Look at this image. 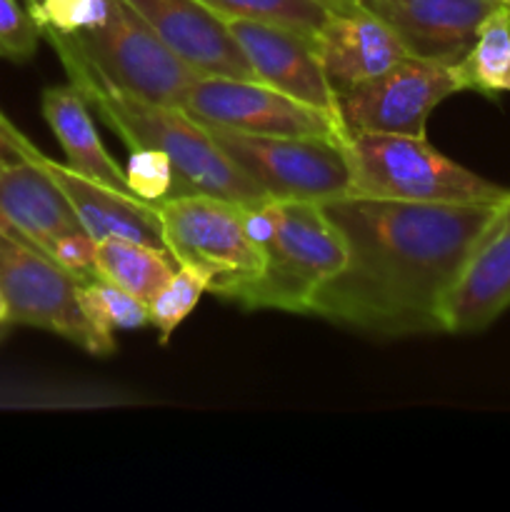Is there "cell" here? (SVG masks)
Segmentation results:
<instances>
[{"label":"cell","mask_w":510,"mask_h":512,"mask_svg":"<svg viewBox=\"0 0 510 512\" xmlns=\"http://www.w3.org/2000/svg\"><path fill=\"white\" fill-rule=\"evenodd\" d=\"M498 205L325 200L348 263L315 293L308 315L383 338L445 333L443 305Z\"/></svg>","instance_id":"6da1fadb"},{"label":"cell","mask_w":510,"mask_h":512,"mask_svg":"<svg viewBox=\"0 0 510 512\" xmlns=\"http://www.w3.org/2000/svg\"><path fill=\"white\" fill-rule=\"evenodd\" d=\"M43 35L58 53L68 83L83 93L90 110L130 150L153 148L168 155L178 173L180 193L218 195L245 208L268 200V193L223 153L208 125L190 118L180 105L155 103L115 88L100 78L65 35L55 30H43Z\"/></svg>","instance_id":"7a4b0ae2"},{"label":"cell","mask_w":510,"mask_h":512,"mask_svg":"<svg viewBox=\"0 0 510 512\" xmlns=\"http://www.w3.org/2000/svg\"><path fill=\"white\" fill-rule=\"evenodd\" d=\"M245 225L263 253V270L233 290L230 303L308 315L315 293L348 263V245L323 203L268 198L245 208Z\"/></svg>","instance_id":"3957f363"},{"label":"cell","mask_w":510,"mask_h":512,"mask_svg":"<svg viewBox=\"0 0 510 512\" xmlns=\"http://www.w3.org/2000/svg\"><path fill=\"white\" fill-rule=\"evenodd\" d=\"M343 145L353 195L448 205H498L510 198V188L445 158L425 138L345 133Z\"/></svg>","instance_id":"277c9868"},{"label":"cell","mask_w":510,"mask_h":512,"mask_svg":"<svg viewBox=\"0 0 510 512\" xmlns=\"http://www.w3.org/2000/svg\"><path fill=\"white\" fill-rule=\"evenodd\" d=\"M165 248L175 263L210 278L208 293L230 298L263 270V253L245 225V205L208 193H180L155 205Z\"/></svg>","instance_id":"5b68a950"},{"label":"cell","mask_w":510,"mask_h":512,"mask_svg":"<svg viewBox=\"0 0 510 512\" xmlns=\"http://www.w3.org/2000/svg\"><path fill=\"white\" fill-rule=\"evenodd\" d=\"M223 153L278 200H325L350 193V163L343 138L250 135L210 128Z\"/></svg>","instance_id":"8992f818"},{"label":"cell","mask_w":510,"mask_h":512,"mask_svg":"<svg viewBox=\"0 0 510 512\" xmlns=\"http://www.w3.org/2000/svg\"><path fill=\"white\" fill-rule=\"evenodd\" d=\"M83 58L115 88L155 103L178 105L198 78L125 0H110L103 25L80 35H65Z\"/></svg>","instance_id":"52a82bcc"},{"label":"cell","mask_w":510,"mask_h":512,"mask_svg":"<svg viewBox=\"0 0 510 512\" xmlns=\"http://www.w3.org/2000/svg\"><path fill=\"white\" fill-rule=\"evenodd\" d=\"M180 108L208 128L250 135L343 138L340 118L295 100L260 80L198 75L180 95Z\"/></svg>","instance_id":"ba28073f"},{"label":"cell","mask_w":510,"mask_h":512,"mask_svg":"<svg viewBox=\"0 0 510 512\" xmlns=\"http://www.w3.org/2000/svg\"><path fill=\"white\" fill-rule=\"evenodd\" d=\"M453 93H460L453 65L405 55L385 73L338 95L335 110L345 133L425 138L430 113Z\"/></svg>","instance_id":"9c48e42d"},{"label":"cell","mask_w":510,"mask_h":512,"mask_svg":"<svg viewBox=\"0 0 510 512\" xmlns=\"http://www.w3.org/2000/svg\"><path fill=\"white\" fill-rule=\"evenodd\" d=\"M80 280L23 240L0 230V290L13 325L48 330L85 353L100 355L93 328L78 303Z\"/></svg>","instance_id":"30bf717a"},{"label":"cell","mask_w":510,"mask_h":512,"mask_svg":"<svg viewBox=\"0 0 510 512\" xmlns=\"http://www.w3.org/2000/svg\"><path fill=\"white\" fill-rule=\"evenodd\" d=\"M395 30L405 53L453 65L470 50L500 0H358Z\"/></svg>","instance_id":"8fae6325"},{"label":"cell","mask_w":510,"mask_h":512,"mask_svg":"<svg viewBox=\"0 0 510 512\" xmlns=\"http://www.w3.org/2000/svg\"><path fill=\"white\" fill-rule=\"evenodd\" d=\"M223 20L253 68L255 80L290 98L303 100L313 108L338 115L335 110L338 98L328 85L310 35L283 28V25L258 23V20Z\"/></svg>","instance_id":"7c38bea8"},{"label":"cell","mask_w":510,"mask_h":512,"mask_svg":"<svg viewBox=\"0 0 510 512\" xmlns=\"http://www.w3.org/2000/svg\"><path fill=\"white\" fill-rule=\"evenodd\" d=\"M155 35L200 75L255 80L228 25L200 0H125Z\"/></svg>","instance_id":"4fadbf2b"},{"label":"cell","mask_w":510,"mask_h":512,"mask_svg":"<svg viewBox=\"0 0 510 512\" xmlns=\"http://www.w3.org/2000/svg\"><path fill=\"white\" fill-rule=\"evenodd\" d=\"M510 308V198L465 260L443 305L445 333L470 335Z\"/></svg>","instance_id":"5bb4252c"},{"label":"cell","mask_w":510,"mask_h":512,"mask_svg":"<svg viewBox=\"0 0 510 512\" xmlns=\"http://www.w3.org/2000/svg\"><path fill=\"white\" fill-rule=\"evenodd\" d=\"M0 168V230L50 258L58 240L85 233L78 213L60 185L35 160Z\"/></svg>","instance_id":"9a60e30c"},{"label":"cell","mask_w":510,"mask_h":512,"mask_svg":"<svg viewBox=\"0 0 510 512\" xmlns=\"http://www.w3.org/2000/svg\"><path fill=\"white\" fill-rule=\"evenodd\" d=\"M313 45L335 98L408 55L395 30L360 5L355 10H330L315 30Z\"/></svg>","instance_id":"2e32d148"},{"label":"cell","mask_w":510,"mask_h":512,"mask_svg":"<svg viewBox=\"0 0 510 512\" xmlns=\"http://www.w3.org/2000/svg\"><path fill=\"white\" fill-rule=\"evenodd\" d=\"M35 160L45 168V173L60 185L65 198L78 213L85 233L98 243L108 238L135 240V243L150 245V248L168 250L163 238L158 208L153 203L135 198L130 193H118L103 183L75 173L70 165L55 163L45 153H35Z\"/></svg>","instance_id":"e0dca14e"},{"label":"cell","mask_w":510,"mask_h":512,"mask_svg":"<svg viewBox=\"0 0 510 512\" xmlns=\"http://www.w3.org/2000/svg\"><path fill=\"white\" fill-rule=\"evenodd\" d=\"M45 123L63 148L70 168L85 178L103 183L118 193H130L125 168H120L100 140L93 123V110L75 85H55L40 98ZM133 195V193H130Z\"/></svg>","instance_id":"ac0fdd59"},{"label":"cell","mask_w":510,"mask_h":512,"mask_svg":"<svg viewBox=\"0 0 510 512\" xmlns=\"http://www.w3.org/2000/svg\"><path fill=\"white\" fill-rule=\"evenodd\" d=\"M178 263L168 250L150 248L135 240L108 238L95 243V275L128 290L145 305L163 290Z\"/></svg>","instance_id":"d6986e66"},{"label":"cell","mask_w":510,"mask_h":512,"mask_svg":"<svg viewBox=\"0 0 510 512\" xmlns=\"http://www.w3.org/2000/svg\"><path fill=\"white\" fill-rule=\"evenodd\" d=\"M458 90L483 95L510 93V8L500 5L480 25L468 53L453 63Z\"/></svg>","instance_id":"ffe728a7"},{"label":"cell","mask_w":510,"mask_h":512,"mask_svg":"<svg viewBox=\"0 0 510 512\" xmlns=\"http://www.w3.org/2000/svg\"><path fill=\"white\" fill-rule=\"evenodd\" d=\"M78 303L93 328L100 355H110L115 350V330H138L150 325L148 305L100 275L80 283Z\"/></svg>","instance_id":"44dd1931"},{"label":"cell","mask_w":510,"mask_h":512,"mask_svg":"<svg viewBox=\"0 0 510 512\" xmlns=\"http://www.w3.org/2000/svg\"><path fill=\"white\" fill-rule=\"evenodd\" d=\"M220 18H243L258 23L283 25L313 38L315 30L325 23L330 8L320 0H200Z\"/></svg>","instance_id":"7402d4cb"},{"label":"cell","mask_w":510,"mask_h":512,"mask_svg":"<svg viewBox=\"0 0 510 512\" xmlns=\"http://www.w3.org/2000/svg\"><path fill=\"white\" fill-rule=\"evenodd\" d=\"M210 290V278L203 270L193 265H180L170 275L168 283L163 285L158 295L148 303V320L158 330L160 345L173 338L175 330L180 328L185 318L195 310L205 293Z\"/></svg>","instance_id":"603a6c76"},{"label":"cell","mask_w":510,"mask_h":512,"mask_svg":"<svg viewBox=\"0 0 510 512\" xmlns=\"http://www.w3.org/2000/svg\"><path fill=\"white\" fill-rule=\"evenodd\" d=\"M125 180H128V188L135 198L153 205L180 193L178 173H175L173 163H170L168 155L153 148L130 150Z\"/></svg>","instance_id":"cb8c5ba5"},{"label":"cell","mask_w":510,"mask_h":512,"mask_svg":"<svg viewBox=\"0 0 510 512\" xmlns=\"http://www.w3.org/2000/svg\"><path fill=\"white\" fill-rule=\"evenodd\" d=\"M110 0H40L33 18L40 30H55L60 35H80L105 23Z\"/></svg>","instance_id":"d4e9b609"},{"label":"cell","mask_w":510,"mask_h":512,"mask_svg":"<svg viewBox=\"0 0 510 512\" xmlns=\"http://www.w3.org/2000/svg\"><path fill=\"white\" fill-rule=\"evenodd\" d=\"M43 30L18 0H0V58L25 63L38 50Z\"/></svg>","instance_id":"484cf974"},{"label":"cell","mask_w":510,"mask_h":512,"mask_svg":"<svg viewBox=\"0 0 510 512\" xmlns=\"http://www.w3.org/2000/svg\"><path fill=\"white\" fill-rule=\"evenodd\" d=\"M35 145L5 118V113H0V168H8V165L20 163V160H28L33 155Z\"/></svg>","instance_id":"4316f807"},{"label":"cell","mask_w":510,"mask_h":512,"mask_svg":"<svg viewBox=\"0 0 510 512\" xmlns=\"http://www.w3.org/2000/svg\"><path fill=\"white\" fill-rule=\"evenodd\" d=\"M13 325V318H10V308H8V300H5L3 290H0V338L5 335V330Z\"/></svg>","instance_id":"83f0119b"},{"label":"cell","mask_w":510,"mask_h":512,"mask_svg":"<svg viewBox=\"0 0 510 512\" xmlns=\"http://www.w3.org/2000/svg\"><path fill=\"white\" fill-rule=\"evenodd\" d=\"M320 3L330 10H355L358 8V0H320Z\"/></svg>","instance_id":"f1b7e54d"},{"label":"cell","mask_w":510,"mask_h":512,"mask_svg":"<svg viewBox=\"0 0 510 512\" xmlns=\"http://www.w3.org/2000/svg\"><path fill=\"white\" fill-rule=\"evenodd\" d=\"M25 8H28V10H30V15H33L35 10L40 8V0H25Z\"/></svg>","instance_id":"f546056e"},{"label":"cell","mask_w":510,"mask_h":512,"mask_svg":"<svg viewBox=\"0 0 510 512\" xmlns=\"http://www.w3.org/2000/svg\"><path fill=\"white\" fill-rule=\"evenodd\" d=\"M500 3H503V5H508V8H510V0H500Z\"/></svg>","instance_id":"4dcf8cb0"}]
</instances>
